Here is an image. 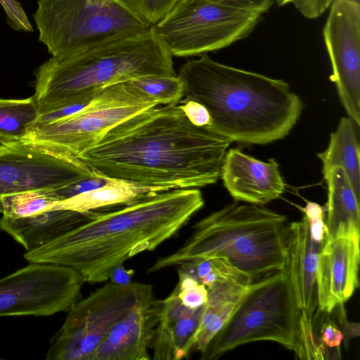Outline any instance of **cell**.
<instances>
[{
	"label": "cell",
	"instance_id": "1",
	"mask_svg": "<svg viewBox=\"0 0 360 360\" xmlns=\"http://www.w3.org/2000/svg\"><path fill=\"white\" fill-rule=\"evenodd\" d=\"M157 106L109 129L77 160L99 175L160 191L215 184L231 142L193 124L179 103Z\"/></svg>",
	"mask_w": 360,
	"mask_h": 360
},
{
	"label": "cell",
	"instance_id": "2",
	"mask_svg": "<svg viewBox=\"0 0 360 360\" xmlns=\"http://www.w3.org/2000/svg\"><path fill=\"white\" fill-rule=\"evenodd\" d=\"M203 205L197 188L150 192L26 251L24 257L30 263L71 268L84 283L105 282L114 267L139 253L154 250Z\"/></svg>",
	"mask_w": 360,
	"mask_h": 360
},
{
	"label": "cell",
	"instance_id": "3",
	"mask_svg": "<svg viewBox=\"0 0 360 360\" xmlns=\"http://www.w3.org/2000/svg\"><path fill=\"white\" fill-rule=\"evenodd\" d=\"M178 77L186 100L203 105L210 129L243 144L264 145L285 137L303 108L283 79L219 63L203 55L186 63Z\"/></svg>",
	"mask_w": 360,
	"mask_h": 360
},
{
	"label": "cell",
	"instance_id": "4",
	"mask_svg": "<svg viewBox=\"0 0 360 360\" xmlns=\"http://www.w3.org/2000/svg\"><path fill=\"white\" fill-rule=\"evenodd\" d=\"M32 96L39 114L89 101L101 89L146 76H176L172 56L153 27L62 58L35 72Z\"/></svg>",
	"mask_w": 360,
	"mask_h": 360
},
{
	"label": "cell",
	"instance_id": "5",
	"mask_svg": "<svg viewBox=\"0 0 360 360\" xmlns=\"http://www.w3.org/2000/svg\"><path fill=\"white\" fill-rule=\"evenodd\" d=\"M287 221L285 215L257 205L229 204L198 221L183 245L158 259L148 272L214 257L227 259L253 278L282 270Z\"/></svg>",
	"mask_w": 360,
	"mask_h": 360
},
{
	"label": "cell",
	"instance_id": "6",
	"mask_svg": "<svg viewBox=\"0 0 360 360\" xmlns=\"http://www.w3.org/2000/svg\"><path fill=\"white\" fill-rule=\"evenodd\" d=\"M34 19L58 60L149 27L118 0H38Z\"/></svg>",
	"mask_w": 360,
	"mask_h": 360
},
{
	"label": "cell",
	"instance_id": "7",
	"mask_svg": "<svg viewBox=\"0 0 360 360\" xmlns=\"http://www.w3.org/2000/svg\"><path fill=\"white\" fill-rule=\"evenodd\" d=\"M264 340L282 345L301 359L297 310L285 266L253 282L201 359H216L240 345Z\"/></svg>",
	"mask_w": 360,
	"mask_h": 360
},
{
	"label": "cell",
	"instance_id": "8",
	"mask_svg": "<svg viewBox=\"0 0 360 360\" xmlns=\"http://www.w3.org/2000/svg\"><path fill=\"white\" fill-rule=\"evenodd\" d=\"M158 105L129 81L108 85L98 90L79 111L49 124L31 126L22 142L77 160L109 129Z\"/></svg>",
	"mask_w": 360,
	"mask_h": 360
},
{
	"label": "cell",
	"instance_id": "9",
	"mask_svg": "<svg viewBox=\"0 0 360 360\" xmlns=\"http://www.w3.org/2000/svg\"><path fill=\"white\" fill-rule=\"evenodd\" d=\"M261 15L206 0H180L153 28L172 56L188 57L245 38Z\"/></svg>",
	"mask_w": 360,
	"mask_h": 360
},
{
	"label": "cell",
	"instance_id": "10",
	"mask_svg": "<svg viewBox=\"0 0 360 360\" xmlns=\"http://www.w3.org/2000/svg\"><path fill=\"white\" fill-rule=\"evenodd\" d=\"M153 294L151 285L131 282L119 285L110 281L80 299L68 311L51 341L48 360H93L110 330L136 303Z\"/></svg>",
	"mask_w": 360,
	"mask_h": 360
},
{
	"label": "cell",
	"instance_id": "11",
	"mask_svg": "<svg viewBox=\"0 0 360 360\" xmlns=\"http://www.w3.org/2000/svg\"><path fill=\"white\" fill-rule=\"evenodd\" d=\"M84 283L71 268L30 263L0 279V316H44L68 311L82 299Z\"/></svg>",
	"mask_w": 360,
	"mask_h": 360
},
{
	"label": "cell",
	"instance_id": "12",
	"mask_svg": "<svg viewBox=\"0 0 360 360\" xmlns=\"http://www.w3.org/2000/svg\"><path fill=\"white\" fill-rule=\"evenodd\" d=\"M322 245L311 238L304 215L288 224L285 268L297 310L302 360L326 359L328 354L314 328L319 305L316 265Z\"/></svg>",
	"mask_w": 360,
	"mask_h": 360
},
{
	"label": "cell",
	"instance_id": "13",
	"mask_svg": "<svg viewBox=\"0 0 360 360\" xmlns=\"http://www.w3.org/2000/svg\"><path fill=\"white\" fill-rule=\"evenodd\" d=\"M95 174L78 160L23 142L0 145V197L57 190Z\"/></svg>",
	"mask_w": 360,
	"mask_h": 360
},
{
	"label": "cell",
	"instance_id": "14",
	"mask_svg": "<svg viewBox=\"0 0 360 360\" xmlns=\"http://www.w3.org/2000/svg\"><path fill=\"white\" fill-rule=\"evenodd\" d=\"M332 66L331 82L348 115L360 127V5L335 0L323 30Z\"/></svg>",
	"mask_w": 360,
	"mask_h": 360
},
{
	"label": "cell",
	"instance_id": "15",
	"mask_svg": "<svg viewBox=\"0 0 360 360\" xmlns=\"http://www.w3.org/2000/svg\"><path fill=\"white\" fill-rule=\"evenodd\" d=\"M360 233L326 236L316 265L318 311L330 314L359 286Z\"/></svg>",
	"mask_w": 360,
	"mask_h": 360
},
{
	"label": "cell",
	"instance_id": "16",
	"mask_svg": "<svg viewBox=\"0 0 360 360\" xmlns=\"http://www.w3.org/2000/svg\"><path fill=\"white\" fill-rule=\"evenodd\" d=\"M220 177L234 200L249 204L265 205L279 198L285 188L274 159L264 162L238 148L226 151Z\"/></svg>",
	"mask_w": 360,
	"mask_h": 360
},
{
	"label": "cell",
	"instance_id": "17",
	"mask_svg": "<svg viewBox=\"0 0 360 360\" xmlns=\"http://www.w3.org/2000/svg\"><path fill=\"white\" fill-rule=\"evenodd\" d=\"M160 311V300L150 295L139 300L131 310L110 330L93 360H149L148 349Z\"/></svg>",
	"mask_w": 360,
	"mask_h": 360
},
{
	"label": "cell",
	"instance_id": "18",
	"mask_svg": "<svg viewBox=\"0 0 360 360\" xmlns=\"http://www.w3.org/2000/svg\"><path fill=\"white\" fill-rule=\"evenodd\" d=\"M202 308L181 302L176 288L160 300V311L151 345L154 360H181L193 352V337Z\"/></svg>",
	"mask_w": 360,
	"mask_h": 360
},
{
	"label": "cell",
	"instance_id": "19",
	"mask_svg": "<svg viewBox=\"0 0 360 360\" xmlns=\"http://www.w3.org/2000/svg\"><path fill=\"white\" fill-rule=\"evenodd\" d=\"M99 210L86 212L50 210L20 218L3 215L0 219V229L22 245L26 251H30L96 218L102 212Z\"/></svg>",
	"mask_w": 360,
	"mask_h": 360
},
{
	"label": "cell",
	"instance_id": "20",
	"mask_svg": "<svg viewBox=\"0 0 360 360\" xmlns=\"http://www.w3.org/2000/svg\"><path fill=\"white\" fill-rule=\"evenodd\" d=\"M250 285L233 283H216L207 288V302L202 308L198 328L193 337V352L202 354L225 326L246 294Z\"/></svg>",
	"mask_w": 360,
	"mask_h": 360
},
{
	"label": "cell",
	"instance_id": "21",
	"mask_svg": "<svg viewBox=\"0 0 360 360\" xmlns=\"http://www.w3.org/2000/svg\"><path fill=\"white\" fill-rule=\"evenodd\" d=\"M323 178L328 188L326 236L360 233V198L356 195L345 169L333 167L323 174Z\"/></svg>",
	"mask_w": 360,
	"mask_h": 360
},
{
	"label": "cell",
	"instance_id": "22",
	"mask_svg": "<svg viewBox=\"0 0 360 360\" xmlns=\"http://www.w3.org/2000/svg\"><path fill=\"white\" fill-rule=\"evenodd\" d=\"M359 127L349 117L340 119L331 133L327 148L317 154L323 174L333 167H342L356 193L360 198Z\"/></svg>",
	"mask_w": 360,
	"mask_h": 360
},
{
	"label": "cell",
	"instance_id": "23",
	"mask_svg": "<svg viewBox=\"0 0 360 360\" xmlns=\"http://www.w3.org/2000/svg\"><path fill=\"white\" fill-rule=\"evenodd\" d=\"M155 191H160L115 179L112 183L101 188L58 201L55 210L64 209L79 212L95 210L127 204L148 193Z\"/></svg>",
	"mask_w": 360,
	"mask_h": 360
},
{
	"label": "cell",
	"instance_id": "24",
	"mask_svg": "<svg viewBox=\"0 0 360 360\" xmlns=\"http://www.w3.org/2000/svg\"><path fill=\"white\" fill-rule=\"evenodd\" d=\"M39 115L37 103L27 98H0V145L22 142Z\"/></svg>",
	"mask_w": 360,
	"mask_h": 360
},
{
	"label": "cell",
	"instance_id": "25",
	"mask_svg": "<svg viewBox=\"0 0 360 360\" xmlns=\"http://www.w3.org/2000/svg\"><path fill=\"white\" fill-rule=\"evenodd\" d=\"M178 269L195 278L207 288L216 283L250 285L253 282L252 276L221 257L188 261L179 265Z\"/></svg>",
	"mask_w": 360,
	"mask_h": 360
},
{
	"label": "cell",
	"instance_id": "26",
	"mask_svg": "<svg viewBox=\"0 0 360 360\" xmlns=\"http://www.w3.org/2000/svg\"><path fill=\"white\" fill-rule=\"evenodd\" d=\"M53 191H25L0 197V213L11 218L32 216L55 210L58 202Z\"/></svg>",
	"mask_w": 360,
	"mask_h": 360
},
{
	"label": "cell",
	"instance_id": "27",
	"mask_svg": "<svg viewBox=\"0 0 360 360\" xmlns=\"http://www.w3.org/2000/svg\"><path fill=\"white\" fill-rule=\"evenodd\" d=\"M129 82L159 105L179 103L184 94L183 83L178 76H146Z\"/></svg>",
	"mask_w": 360,
	"mask_h": 360
},
{
	"label": "cell",
	"instance_id": "28",
	"mask_svg": "<svg viewBox=\"0 0 360 360\" xmlns=\"http://www.w3.org/2000/svg\"><path fill=\"white\" fill-rule=\"evenodd\" d=\"M149 27L161 21L180 0H118Z\"/></svg>",
	"mask_w": 360,
	"mask_h": 360
},
{
	"label": "cell",
	"instance_id": "29",
	"mask_svg": "<svg viewBox=\"0 0 360 360\" xmlns=\"http://www.w3.org/2000/svg\"><path fill=\"white\" fill-rule=\"evenodd\" d=\"M178 276L179 281L175 287L182 304L192 309L203 307L207 300V288L179 269Z\"/></svg>",
	"mask_w": 360,
	"mask_h": 360
},
{
	"label": "cell",
	"instance_id": "30",
	"mask_svg": "<svg viewBox=\"0 0 360 360\" xmlns=\"http://www.w3.org/2000/svg\"><path fill=\"white\" fill-rule=\"evenodd\" d=\"M114 180L96 173L59 189L53 190V192L60 201L101 188L112 183Z\"/></svg>",
	"mask_w": 360,
	"mask_h": 360
},
{
	"label": "cell",
	"instance_id": "31",
	"mask_svg": "<svg viewBox=\"0 0 360 360\" xmlns=\"http://www.w3.org/2000/svg\"><path fill=\"white\" fill-rule=\"evenodd\" d=\"M306 217L311 238L318 243H323L327 235L325 222L326 209L319 204L307 201L304 207H299Z\"/></svg>",
	"mask_w": 360,
	"mask_h": 360
},
{
	"label": "cell",
	"instance_id": "32",
	"mask_svg": "<svg viewBox=\"0 0 360 360\" xmlns=\"http://www.w3.org/2000/svg\"><path fill=\"white\" fill-rule=\"evenodd\" d=\"M8 25L15 30L32 32L33 27L20 2L17 0H0Z\"/></svg>",
	"mask_w": 360,
	"mask_h": 360
},
{
	"label": "cell",
	"instance_id": "33",
	"mask_svg": "<svg viewBox=\"0 0 360 360\" xmlns=\"http://www.w3.org/2000/svg\"><path fill=\"white\" fill-rule=\"evenodd\" d=\"M326 314L318 334L319 340L326 349H339L343 340V334L329 314Z\"/></svg>",
	"mask_w": 360,
	"mask_h": 360
},
{
	"label": "cell",
	"instance_id": "34",
	"mask_svg": "<svg viewBox=\"0 0 360 360\" xmlns=\"http://www.w3.org/2000/svg\"><path fill=\"white\" fill-rule=\"evenodd\" d=\"M188 120L195 125L207 127L211 125V117L207 109L201 104L191 100L179 101Z\"/></svg>",
	"mask_w": 360,
	"mask_h": 360
},
{
	"label": "cell",
	"instance_id": "35",
	"mask_svg": "<svg viewBox=\"0 0 360 360\" xmlns=\"http://www.w3.org/2000/svg\"><path fill=\"white\" fill-rule=\"evenodd\" d=\"M335 0H294L292 4L305 18H318L332 4Z\"/></svg>",
	"mask_w": 360,
	"mask_h": 360
},
{
	"label": "cell",
	"instance_id": "36",
	"mask_svg": "<svg viewBox=\"0 0 360 360\" xmlns=\"http://www.w3.org/2000/svg\"><path fill=\"white\" fill-rule=\"evenodd\" d=\"M228 7L263 13L271 6L272 0H206Z\"/></svg>",
	"mask_w": 360,
	"mask_h": 360
},
{
	"label": "cell",
	"instance_id": "37",
	"mask_svg": "<svg viewBox=\"0 0 360 360\" xmlns=\"http://www.w3.org/2000/svg\"><path fill=\"white\" fill-rule=\"evenodd\" d=\"M338 314L340 330L343 334V340L347 347L350 340L359 335V324L349 322L347 320L344 304H340L334 309Z\"/></svg>",
	"mask_w": 360,
	"mask_h": 360
},
{
	"label": "cell",
	"instance_id": "38",
	"mask_svg": "<svg viewBox=\"0 0 360 360\" xmlns=\"http://www.w3.org/2000/svg\"><path fill=\"white\" fill-rule=\"evenodd\" d=\"M133 269H127L123 264H118L112 269L109 274L108 281L119 285H126L132 282Z\"/></svg>",
	"mask_w": 360,
	"mask_h": 360
},
{
	"label": "cell",
	"instance_id": "39",
	"mask_svg": "<svg viewBox=\"0 0 360 360\" xmlns=\"http://www.w3.org/2000/svg\"><path fill=\"white\" fill-rule=\"evenodd\" d=\"M275 1L278 6H284L289 3H292L294 0H272Z\"/></svg>",
	"mask_w": 360,
	"mask_h": 360
}]
</instances>
